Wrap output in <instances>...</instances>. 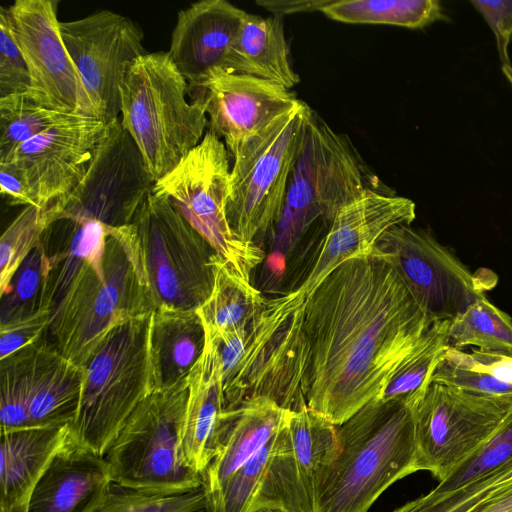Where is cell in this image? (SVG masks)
<instances>
[{
	"label": "cell",
	"mask_w": 512,
	"mask_h": 512,
	"mask_svg": "<svg viewBox=\"0 0 512 512\" xmlns=\"http://www.w3.org/2000/svg\"><path fill=\"white\" fill-rule=\"evenodd\" d=\"M188 379L181 454L183 463L201 475L219 449L225 410L217 354L211 342L206 341L204 352Z\"/></svg>",
	"instance_id": "603a6c76"
},
{
	"label": "cell",
	"mask_w": 512,
	"mask_h": 512,
	"mask_svg": "<svg viewBox=\"0 0 512 512\" xmlns=\"http://www.w3.org/2000/svg\"><path fill=\"white\" fill-rule=\"evenodd\" d=\"M0 188L11 205L35 206L24 178L9 162L0 163Z\"/></svg>",
	"instance_id": "f6af8a7d"
},
{
	"label": "cell",
	"mask_w": 512,
	"mask_h": 512,
	"mask_svg": "<svg viewBox=\"0 0 512 512\" xmlns=\"http://www.w3.org/2000/svg\"><path fill=\"white\" fill-rule=\"evenodd\" d=\"M512 486V461L476 481L448 493L432 491L393 512H475L487 501Z\"/></svg>",
	"instance_id": "74e56055"
},
{
	"label": "cell",
	"mask_w": 512,
	"mask_h": 512,
	"mask_svg": "<svg viewBox=\"0 0 512 512\" xmlns=\"http://www.w3.org/2000/svg\"><path fill=\"white\" fill-rule=\"evenodd\" d=\"M246 13L226 0H202L179 11L168 53L188 82V94L223 66Z\"/></svg>",
	"instance_id": "ffe728a7"
},
{
	"label": "cell",
	"mask_w": 512,
	"mask_h": 512,
	"mask_svg": "<svg viewBox=\"0 0 512 512\" xmlns=\"http://www.w3.org/2000/svg\"><path fill=\"white\" fill-rule=\"evenodd\" d=\"M57 10V0H16L5 8L11 33L30 75L26 94L53 111L99 118L62 39Z\"/></svg>",
	"instance_id": "9a60e30c"
},
{
	"label": "cell",
	"mask_w": 512,
	"mask_h": 512,
	"mask_svg": "<svg viewBox=\"0 0 512 512\" xmlns=\"http://www.w3.org/2000/svg\"><path fill=\"white\" fill-rule=\"evenodd\" d=\"M309 109L301 101L244 140L230 155L233 164L225 213L239 240L256 243L257 238L274 231L303 146Z\"/></svg>",
	"instance_id": "52a82bcc"
},
{
	"label": "cell",
	"mask_w": 512,
	"mask_h": 512,
	"mask_svg": "<svg viewBox=\"0 0 512 512\" xmlns=\"http://www.w3.org/2000/svg\"><path fill=\"white\" fill-rule=\"evenodd\" d=\"M37 343L1 359L0 432L29 427Z\"/></svg>",
	"instance_id": "8d00e7d4"
},
{
	"label": "cell",
	"mask_w": 512,
	"mask_h": 512,
	"mask_svg": "<svg viewBox=\"0 0 512 512\" xmlns=\"http://www.w3.org/2000/svg\"><path fill=\"white\" fill-rule=\"evenodd\" d=\"M471 5L491 28L497 43L501 69L512 86V62L508 53L512 40V1H471Z\"/></svg>",
	"instance_id": "7bdbcfd3"
},
{
	"label": "cell",
	"mask_w": 512,
	"mask_h": 512,
	"mask_svg": "<svg viewBox=\"0 0 512 512\" xmlns=\"http://www.w3.org/2000/svg\"><path fill=\"white\" fill-rule=\"evenodd\" d=\"M205 345L204 325L196 310L153 311L148 340L152 392L166 390L186 378Z\"/></svg>",
	"instance_id": "d4e9b609"
},
{
	"label": "cell",
	"mask_w": 512,
	"mask_h": 512,
	"mask_svg": "<svg viewBox=\"0 0 512 512\" xmlns=\"http://www.w3.org/2000/svg\"><path fill=\"white\" fill-rule=\"evenodd\" d=\"M30 75L11 33L5 8L0 9V98L28 92Z\"/></svg>",
	"instance_id": "b9f144b4"
},
{
	"label": "cell",
	"mask_w": 512,
	"mask_h": 512,
	"mask_svg": "<svg viewBox=\"0 0 512 512\" xmlns=\"http://www.w3.org/2000/svg\"><path fill=\"white\" fill-rule=\"evenodd\" d=\"M61 36L99 118H119L120 87L131 63L146 54L144 34L130 18L100 10L60 23Z\"/></svg>",
	"instance_id": "2e32d148"
},
{
	"label": "cell",
	"mask_w": 512,
	"mask_h": 512,
	"mask_svg": "<svg viewBox=\"0 0 512 512\" xmlns=\"http://www.w3.org/2000/svg\"><path fill=\"white\" fill-rule=\"evenodd\" d=\"M265 302L250 281L234 273L216 255L212 292L196 310L204 325L206 340L247 328L262 311Z\"/></svg>",
	"instance_id": "83f0119b"
},
{
	"label": "cell",
	"mask_w": 512,
	"mask_h": 512,
	"mask_svg": "<svg viewBox=\"0 0 512 512\" xmlns=\"http://www.w3.org/2000/svg\"><path fill=\"white\" fill-rule=\"evenodd\" d=\"M290 412L263 397L224 410L219 449L201 474L204 508L219 497L230 477L278 433Z\"/></svg>",
	"instance_id": "7402d4cb"
},
{
	"label": "cell",
	"mask_w": 512,
	"mask_h": 512,
	"mask_svg": "<svg viewBox=\"0 0 512 512\" xmlns=\"http://www.w3.org/2000/svg\"><path fill=\"white\" fill-rule=\"evenodd\" d=\"M512 412V400L430 381L414 404L418 471L444 480L482 447Z\"/></svg>",
	"instance_id": "7c38bea8"
},
{
	"label": "cell",
	"mask_w": 512,
	"mask_h": 512,
	"mask_svg": "<svg viewBox=\"0 0 512 512\" xmlns=\"http://www.w3.org/2000/svg\"><path fill=\"white\" fill-rule=\"evenodd\" d=\"M475 512H512V486L487 501Z\"/></svg>",
	"instance_id": "7dc6e473"
},
{
	"label": "cell",
	"mask_w": 512,
	"mask_h": 512,
	"mask_svg": "<svg viewBox=\"0 0 512 512\" xmlns=\"http://www.w3.org/2000/svg\"><path fill=\"white\" fill-rule=\"evenodd\" d=\"M415 203L395 193L370 190L346 205L335 217L310 272L294 290L273 298L289 314L304 308L319 284L344 262L369 255L389 229L411 225Z\"/></svg>",
	"instance_id": "ac0fdd59"
},
{
	"label": "cell",
	"mask_w": 512,
	"mask_h": 512,
	"mask_svg": "<svg viewBox=\"0 0 512 512\" xmlns=\"http://www.w3.org/2000/svg\"><path fill=\"white\" fill-rule=\"evenodd\" d=\"M448 345L512 354V318L483 296L449 320Z\"/></svg>",
	"instance_id": "d6a6232c"
},
{
	"label": "cell",
	"mask_w": 512,
	"mask_h": 512,
	"mask_svg": "<svg viewBox=\"0 0 512 512\" xmlns=\"http://www.w3.org/2000/svg\"><path fill=\"white\" fill-rule=\"evenodd\" d=\"M50 269V257L41 240L19 266L6 291L0 296V325L22 320L42 308H49L46 291Z\"/></svg>",
	"instance_id": "836d02e7"
},
{
	"label": "cell",
	"mask_w": 512,
	"mask_h": 512,
	"mask_svg": "<svg viewBox=\"0 0 512 512\" xmlns=\"http://www.w3.org/2000/svg\"><path fill=\"white\" fill-rule=\"evenodd\" d=\"M188 90L187 80L164 51L136 58L120 87V120L154 182L173 170L208 128L205 102H188Z\"/></svg>",
	"instance_id": "5b68a950"
},
{
	"label": "cell",
	"mask_w": 512,
	"mask_h": 512,
	"mask_svg": "<svg viewBox=\"0 0 512 512\" xmlns=\"http://www.w3.org/2000/svg\"><path fill=\"white\" fill-rule=\"evenodd\" d=\"M430 381L494 398L512 400V354L447 347Z\"/></svg>",
	"instance_id": "f1b7e54d"
},
{
	"label": "cell",
	"mask_w": 512,
	"mask_h": 512,
	"mask_svg": "<svg viewBox=\"0 0 512 512\" xmlns=\"http://www.w3.org/2000/svg\"><path fill=\"white\" fill-rule=\"evenodd\" d=\"M419 391L391 400L376 397L339 425L338 454L317 487L314 512H368L388 487L418 471Z\"/></svg>",
	"instance_id": "3957f363"
},
{
	"label": "cell",
	"mask_w": 512,
	"mask_h": 512,
	"mask_svg": "<svg viewBox=\"0 0 512 512\" xmlns=\"http://www.w3.org/2000/svg\"><path fill=\"white\" fill-rule=\"evenodd\" d=\"M151 314L111 329L84 369L71 431L80 443L101 456L109 451L134 409L152 393L148 349Z\"/></svg>",
	"instance_id": "ba28073f"
},
{
	"label": "cell",
	"mask_w": 512,
	"mask_h": 512,
	"mask_svg": "<svg viewBox=\"0 0 512 512\" xmlns=\"http://www.w3.org/2000/svg\"><path fill=\"white\" fill-rule=\"evenodd\" d=\"M45 232L57 242L54 252L46 250L51 262L46 332L59 353L85 369L111 329L155 307L110 227L64 218Z\"/></svg>",
	"instance_id": "7a4b0ae2"
},
{
	"label": "cell",
	"mask_w": 512,
	"mask_h": 512,
	"mask_svg": "<svg viewBox=\"0 0 512 512\" xmlns=\"http://www.w3.org/2000/svg\"><path fill=\"white\" fill-rule=\"evenodd\" d=\"M254 512H281V511L272 510V509H259V510H256Z\"/></svg>",
	"instance_id": "681fc988"
},
{
	"label": "cell",
	"mask_w": 512,
	"mask_h": 512,
	"mask_svg": "<svg viewBox=\"0 0 512 512\" xmlns=\"http://www.w3.org/2000/svg\"><path fill=\"white\" fill-rule=\"evenodd\" d=\"M448 328L449 320L433 322L396 368L378 398L391 400L405 397L428 384L444 350L449 346Z\"/></svg>",
	"instance_id": "e575fe53"
},
{
	"label": "cell",
	"mask_w": 512,
	"mask_h": 512,
	"mask_svg": "<svg viewBox=\"0 0 512 512\" xmlns=\"http://www.w3.org/2000/svg\"><path fill=\"white\" fill-rule=\"evenodd\" d=\"M111 483L104 456L71 431L35 485L27 512H96Z\"/></svg>",
	"instance_id": "44dd1931"
},
{
	"label": "cell",
	"mask_w": 512,
	"mask_h": 512,
	"mask_svg": "<svg viewBox=\"0 0 512 512\" xmlns=\"http://www.w3.org/2000/svg\"><path fill=\"white\" fill-rule=\"evenodd\" d=\"M370 254L392 267L432 323L463 313L494 285L430 233L410 225L386 231Z\"/></svg>",
	"instance_id": "4fadbf2b"
},
{
	"label": "cell",
	"mask_w": 512,
	"mask_h": 512,
	"mask_svg": "<svg viewBox=\"0 0 512 512\" xmlns=\"http://www.w3.org/2000/svg\"><path fill=\"white\" fill-rule=\"evenodd\" d=\"M188 392L187 376L166 390L152 392L134 409L104 456L113 483L170 493L202 487L201 475L182 461Z\"/></svg>",
	"instance_id": "9c48e42d"
},
{
	"label": "cell",
	"mask_w": 512,
	"mask_h": 512,
	"mask_svg": "<svg viewBox=\"0 0 512 512\" xmlns=\"http://www.w3.org/2000/svg\"><path fill=\"white\" fill-rule=\"evenodd\" d=\"M85 370L43 338L37 343L29 427L72 425L77 417Z\"/></svg>",
	"instance_id": "4316f807"
},
{
	"label": "cell",
	"mask_w": 512,
	"mask_h": 512,
	"mask_svg": "<svg viewBox=\"0 0 512 512\" xmlns=\"http://www.w3.org/2000/svg\"><path fill=\"white\" fill-rule=\"evenodd\" d=\"M27 508H28V502L14 506L9 509H0V512H27Z\"/></svg>",
	"instance_id": "c3c4849f"
},
{
	"label": "cell",
	"mask_w": 512,
	"mask_h": 512,
	"mask_svg": "<svg viewBox=\"0 0 512 512\" xmlns=\"http://www.w3.org/2000/svg\"><path fill=\"white\" fill-rule=\"evenodd\" d=\"M286 422L275 436L272 457L250 512H314L299 481Z\"/></svg>",
	"instance_id": "1f68e13d"
},
{
	"label": "cell",
	"mask_w": 512,
	"mask_h": 512,
	"mask_svg": "<svg viewBox=\"0 0 512 512\" xmlns=\"http://www.w3.org/2000/svg\"><path fill=\"white\" fill-rule=\"evenodd\" d=\"M193 91V100L205 102L208 129L223 138L229 156L244 140L301 102L279 84L222 67L211 69Z\"/></svg>",
	"instance_id": "d6986e66"
},
{
	"label": "cell",
	"mask_w": 512,
	"mask_h": 512,
	"mask_svg": "<svg viewBox=\"0 0 512 512\" xmlns=\"http://www.w3.org/2000/svg\"><path fill=\"white\" fill-rule=\"evenodd\" d=\"M106 128L100 118L74 117L24 142L1 162L16 167L49 221L85 176Z\"/></svg>",
	"instance_id": "e0dca14e"
},
{
	"label": "cell",
	"mask_w": 512,
	"mask_h": 512,
	"mask_svg": "<svg viewBox=\"0 0 512 512\" xmlns=\"http://www.w3.org/2000/svg\"><path fill=\"white\" fill-rule=\"evenodd\" d=\"M370 190L395 193L372 172L350 138L310 108L303 146L273 231L275 245L292 248L318 221L330 228L346 205Z\"/></svg>",
	"instance_id": "8992f818"
},
{
	"label": "cell",
	"mask_w": 512,
	"mask_h": 512,
	"mask_svg": "<svg viewBox=\"0 0 512 512\" xmlns=\"http://www.w3.org/2000/svg\"><path fill=\"white\" fill-rule=\"evenodd\" d=\"M50 226L46 214L35 206H25L7 227L0 240V296L31 251Z\"/></svg>",
	"instance_id": "ab89813d"
},
{
	"label": "cell",
	"mask_w": 512,
	"mask_h": 512,
	"mask_svg": "<svg viewBox=\"0 0 512 512\" xmlns=\"http://www.w3.org/2000/svg\"><path fill=\"white\" fill-rule=\"evenodd\" d=\"M331 2L332 0H259L256 3L264 7L266 10L272 12L273 15L283 17L286 14L297 12H311L316 10L321 11Z\"/></svg>",
	"instance_id": "bcb514c9"
},
{
	"label": "cell",
	"mask_w": 512,
	"mask_h": 512,
	"mask_svg": "<svg viewBox=\"0 0 512 512\" xmlns=\"http://www.w3.org/2000/svg\"><path fill=\"white\" fill-rule=\"evenodd\" d=\"M310 348L304 330V308L290 314L266 299L250 323L242 358L222 385L224 409L254 398H267L297 412L307 406Z\"/></svg>",
	"instance_id": "8fae6325"
},
{
	"label": "cell",
	"mask_w": 512,
	"mask_h": 512,
	"mask_svg": "<svg viewBox=\"0 0 512 512\" xmlns=\"http://www.w3.org/2000/svg\"><path fill=\"white\" fill-rule=\"evenodd\" d=\"M71 432V425L1 432L0 509L27 503L33 489Z\"/></svg>",
	"instance_id": "cb8c5ba5"
},
{
	"label": "cell",
	"mask_w": 512,
	"mask_h": 512,
	"mask_svg": "<svg viewBox=\"0 0 512 512\" xmlns=\"http://www.w3.org/2000/svg\"><path fill=\"white\" fill-rule=\"evenodd\" d=\"M432 322L383 259L352 258L304 306L307 406L339 426L378 397Z\"/></svg>",
	"instance_id": "6da1fadb"
},
{
	"label": "cell",
	"mask_w": 512,
	"mask_h": 512,
	"mask_svg": "<svg viewBox=\"0 0 512 512\" xmlns=\"http://www.w3.org/2000/svg\"><path fill=\"white\" fill-rule=\"evenodd\" d=\"M286 426L299 481L314 510L317 487L338 454L337 428L308 406L291 411Z\"/></svg>",
	"instance_id": "f546056e"
},
{
	"label": "cell",
	"mask_w": 512,
	"mask_h": 512,
	"mask_svg": "<svg viewBox=\"0 0 512 512\" xmlns=\"http://www.w3.org/2000/svg\"><path fill=\"white\" fill-rule=\"evenodd\" d=\"M154 181L143 156L120 117L107 124L85 176L67 200L50 216L95 220L111 228L130 224Z\"/></svg>",
	"instance_id": "5bb4252c"
},
{
	"label": "cell",
	"mask_w": 512,
	"mask_h": 512,
	"mask_svg": "<svg viewBox=\"0 0 512 512\" xmlns=\"http://www.w3.org/2000/svg\"><path fill=\"white\" fill-rule=\"evenodd\" d=\"M223 69L271 81L291 90L300 82L294 71L283 17L246 13Z\"/></svg>",
	"instance_id": "484cf974"
},
{
	"label": "cell",
	"mask_w": 512,
	"mask_h": 512,
	"mask_svg": "<svg viewBox=\"0 0 512 512\" xmlns=\"http://www.w3.org/2000/svg\"><path fill=\"white\" fill-rule=\"evenodd\" d=\"M230 169L225 143L208 129L200 143L154 183L152 192L168 201L234 273L250 281L265 254L257 243L239 240L229 227L225 204Z\"/></svg>",
	"instance_id": "30bf717a"
},
{
	"label": "cell",
	"mask_w": 512,
	"mask_h": 512,
	"mask_svg": "<svg viewBox=\"0 0 512 512\" xmlns=\"http://www.w3.org/2000/svg\"><path fill=\"white\" fill-rule=\"evenodd\" d=\"M321 12L349 24H384L411 29L447 20L438 0H332Z\"/></svg>",
	"instance_id": "4dcf8cb0"
},
{
	"label": "cell",
	"mask_w": 512,
	"mask_h": 512,
	"mask_svg": "<svg viewBox=\"0 0 512 512\" xmlns=\"http://www.w3.org/2000/svg\"><path fill=\"white\" fill-rule=\"evenodd\" d=\"M51 311L42 308L22 320L0 325V360L35 344L47 331Z\"/></svg>",
	"instance_id": "ee69618b"
},
{
	"label": "cell",
	"mask_w": 512,
	"mask_h": 512,
	"mask_svg": "<svg viewBox=\"0 0 512 512\" xmlns=\"http://www.w3.org/2000/svg\"><path fill=\"white\" fill-rule=\"evenodd\" d=\"M204 505L203 487L170 493L135 489L112 482L96 512H201Z\"/></svg>",
	"instance_id": "f35d334b"
},
{
	"label": "cell",
	"mask_w": 512,
	"mask_h": 512,
	"mask_svg": "<svg viewBox=\"0 0 512 512\" xmlns=\"http://www.w3.org/2000/svg\"><path fill=\"white\" fill-rule=\"evenodd\" d=\"M512 461V412L495 434L431 491L452 492Z\"/></svg>",
	"instance_id": "60d3db41"
},
{
	"label": "cell",
	"mask_w": 512,
	"mask_h": 512,
	"mask_svg": "<svg viewBox=\"0 0 512 512\" xmlns=\"http://www.w3.org/2000/svg\"><path fill=\"white\" fill-rule=\"evenodd\" d=\"M111 234L155 310H197L210 296L217 254L168 201L151 192L133 221Z\"/></svg>",
	"instance_id": "277c9868"
},
{
	"label": "cell",
	"mask_w": 512,
	"mask_h": 512,
	"mask_svg": "<svg viewBox=\"0 0 512 512\" xmlns=\"http://www.w3.org/2000/svg\"><path fill=\"white\" fill-rule=\"evenodd\" d=\"M74 117L79 116L38 105L26 93L0 98V162L24 142Z\"/></svg>",
	"instance_id": "d590c367"
}]
</instances>
